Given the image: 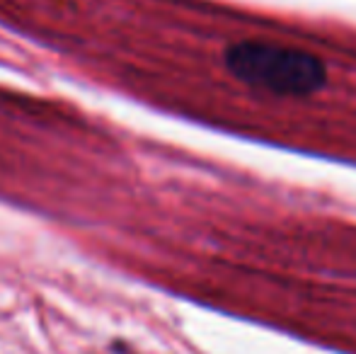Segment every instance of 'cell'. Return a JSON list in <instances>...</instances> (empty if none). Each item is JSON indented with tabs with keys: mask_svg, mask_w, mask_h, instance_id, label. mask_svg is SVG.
Segmentation results:
<instances>
[{
	"mask_svg": "<svg viewBox=\"0 0 356 354\" xmlns=\"http://www.w3.org/2000/svg\"><path fill=\"white\" fill-rule=\"evenodd\" d=\"M223 68L243 86L277 97H308L327 83V66L318 54L262 39L228 44Z\"/></svg>",
	"mask_w": 356,
	"mask_h": 354,
	"instance_id": "obj_1",
	"label": "cell"
}]
</instances>
